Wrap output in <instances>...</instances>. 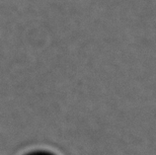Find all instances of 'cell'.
Returning <instances> with one entry per match:
<instances>
[{
  "label": "cell",
  "instance_id": "6da1fadb",
  "mask_svg": "<svg viewBox=\"0 0 156 155\" xmlns=\"http://www.w3.org/2000/svg\"><path fill=\"white\" fill-rule=\"evenodd\" d=\"M32 155H48V154H44V153H35V154H32Z\"/></svg>",
  "mask_w": 156,
  "mask_h": 155
}]
</instances>
